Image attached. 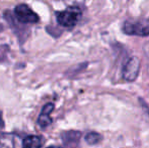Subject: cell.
Instances as JSON below:
<instances>
[{"instance_id": "52a82bcc", "label": "cell", "mask_w": 149, "mask_h": 148, "mask_svg": "<svg viewBox=\"0 0 149 148\" xmlns=\"http://www.w3.org/2000/svg\"><path fill=\"white\" fill-rule=\"evenodd\" d=\"M0 148H15L13 133H0Z\"/></svg>"}, {"instance_id": "8992f818", "label": "cell", "mask_w": 149, "mask_h": 148, "mask_svg": "<svg viewBox=\"0 0 149 148\" xmlns=\"http://www.w3.org/2000/svg\"><path fill=\"white\" fill-rule=\"evenodd\" d=\"M44 144V137L40 135H28L22 140V148H41Z\"/></svg>"}, {"instance_id": "3957f363", "label": "cell", "mask_w": 149, "mask_h": 148, "mask_svg": "<svg viewBox=\"0 0 149 148\" xmlns=\"http://www.w3.org/2000/svg\"><path fill=\"white\" fill-rule=\"evenodd\" d=\"M13 13L18 22L22 24H33L40 22V16L29 5L18 4L14 7Z\"/></svg>"}, {"instance_id": "ba28073f", "label": "cell", "mask_w": 149, "mask_h": 148, "mask_svg": "<svg viewBox=\"0 0 149 148\" xmlns=\"http://www.w3.org/2000/svg\"><path fill=\"white\" fill-rule=\"evenodd\" d=\"M81 133L78 131H67L62 134V140L66 144L70 143H77L80 139Z\"/></svg>"}, {"instance_id": "9c48e42d", "label": "cell", "mask_w": 149, "mask_h": 148, "mask_svg": "<svg viewBox=\"0 0 149 148\" xmlns=\"http://www.w3.org/2000/svg\"><path fill=\"white\" fill-rule=\"evenodd\" d=\"M102 135L96 132H89L85 135V141L89 145H95L102 141Z\"/></svg>"}, {"instance_id": "5b68a950", "label": "cell", "mask_w": 149, "mask_h": 148, "mask_svg": "<svg viewBox=\"0 0 149 148\" xmlns=\"http://www.w3.org/2000/svg\"><path fill=\"white\" fill-rule=\"evenodd\" d=\"M54 108H55V106H54L53 103H48L43 107V109H42V111L39 115V118L37 120V124L42 129L47 128L52 124V119L50 117V114L54 111Z\"/></svg>"}, {"instance_id": "8fae6325", "label": "cell", "mask_w": 149, "mask_h": 148, "mask_svg": "<svg viewBox=\"0 0 149 148\" xmlns=\"http://www.w3.org/2000/svg\"><path fill=\"white\" fill-rule=\"evenodd\" d=\"M4 127H5V124H4L3 117H2V113L0 112V129H3Z\"/></svg>"}, {"instance_id": "277c9868", "label": "cell", "mask_w": 149, "mask_h": 148, "mask_svg": "<svg viewBox=\"0 0 149 148\" xmlns=\"http://www.w3.org/2000/svg\"><path fill=\"white\" fill-rule=\"evenodd\" d=\"M140 71V60L138 57H131L127 62L123 69V78L126 81H135L137 79Z\"/></svg>"}, {"instance_id": "7a4b0ae2", "label": "cell", "mask_w": 149, "mask_h": 148, "mask_svg": "<svg viewBox=\"0 0 149 148\" xmlns=\"http://www.w3.org/2000/svg\"><path fill=\"white\" fill-rule=\"evenodd\" d=\"M123 31L129 36L148 37L149 36V19H129L125 22Z\"/></svg>"}, {"instance_id": "7c38bea8", "label": "cell", "mask_w": 149, "mask_h": 148, "mask_svg": "<svg viewBox=\"0 0 149 148\" xmlns=\"http://www.w3.org/2000/svg\"><path fill=\"white\" fill-rule=\"evenodd\" d=\"M47 148H63V147L57 146V145H51V146H49V147H47Z\"/></svg>"}, {"instance_id": "6da1fadb", "label": "cell", "mask_w": 149, "mask_h": 148, "mask_svg": "<svg viewBox=\"0 0 149 148\" xmlns=\"http://www.w3.org/2000/svg\"><path fill=\"white\" fill-rule=\"evenodd\" d=\"M57 22L63 28H72L82 17V11L77 6H69L65 10L56 12Z\"/></svg>"}, {"instance_id": "30bf717a", "label": "cell", "mask_w": 149, "mask_h": 148, "mask_svg": "<svg viewBox=\"0 0 149 148\" xmlns=\"http://www.w3.org/2000/svg\"><path fill=\"white\" fill-rule=\"evenodd\" d=\"M9 52V46L8 45H0V62H3L7 58V54Z\"/></svg>"}]
</instances>
